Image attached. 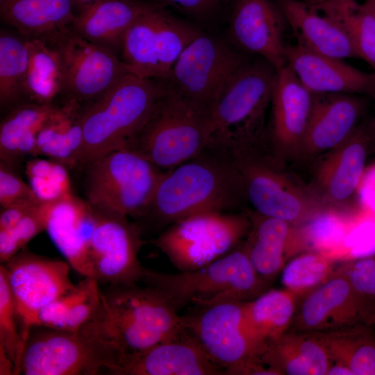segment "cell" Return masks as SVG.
<instances>
[{
  "instance_id": "obj_1",
  "label": "cell",
  "mask_w": 375,
  "mask_h": 375,
  "mask_svg": "<svg viewBox=\"0 0 375 375\" xmlns=\"http://www.w3.org/2000/svg\"><path fill=\"white\" fill-rule=\"evenodd\" d=\"M186 331L184 317L158 290L107 285L92 318L80 329L101 351L108 374L122 357L142 352Z\"/></svg>"
},
{
  "instance_id": "obj_2",
  "label": "cell",
  "mask_w": 375,
  "mask_h": 375,
  "mask_svg": "<svg viewBox=\"0 0 375 375\" xmlns=\"http://www.w3.org/2000/svg\"><path fill=\"white\" fill-rule=\"evenodd\" d=\"M248 203L233 156L212 147L164 171L145 217L168 226L205 212H233Z\"/></svg>"
},
{
  "instance_id": "obj_3",
  "label": "cell",
  "mask_w": 375,
  "mask_h": 375,
  "mask_svg": "<svg viewBox=\"0 0 375 375\" xmlns=\"http://www.w3.org/2000/svg\"><path fill=\"white\" fill-rule=\"evenodd\" d=\"M277 70L251 57L219 95L209 119L212 147L235 155L267 146V115Z\"/></svg>"
},
{
  "instance_id": "obj_4",
  "label": "cell",
  "mask_w": 375,
  "mask_h": 375,
  "mask_svg": "<svg viewBox=\"0 0 375 375\" xmlns=\"http://www.w3.org/2000/svg\"><path fill=\"white\" fill-rule=\"evenodd\" d=\"M162 81L129 74L96 99L82 104L83 144L79 165L125 149L166 91Z\"/></svg>"
},
{
  "instance_id": "obj_5",
  "label": "cell",
  "mask_w": 375,
  "mask_h": 375,
  "mask_svg": "<svg viewBox=\"0 0 375 375\" xmlns=\"http://www.w3.org/2000/svg\"><path fill=\"white\" fill-rule=\"evenodd\" d=\"M242 243L194 270L166 273L145 268L141 282L160 291L177 310L188 304L206 307L226 301H249L269 286L257 274Z\"/></svg>"
},
{
  "instance_id": "obj_6",
  "label": "cell",
  "mask_w": 375,
  "mask_h": 375,
  "mask_svg": "<svg viewBox=\"0 0 375 375\" xmlns=\"http://www.w3.org/2000/svg\"><path fill=\"white\" fill-rule=\"evenodd\" d=\"M208 142L209 119L167 88L125 149L166 171L199 156Z\"/></svg>"
},
{
  "instance_id": "obj_7",
  "label": "cell",
  "mask_w": 375,
  "mask_h": 375,
  "mask_svg": "<svg viewBox=\"0 0 375 375\" xmlns=\"http://www.w3.org/2000/svg\"><path fill=\"white\" fill-rule=\"evenodd\" d=\"M233 156L247 202L258 214L299 226L327 210L268 147Z\"/></svg>"
},
{
  "instance_id": "obj_8",
  "label": "cell",
  "mask_w": 375,
  "mask_h": 375,
  "mask_svg": "<svg viewBox=\"0 0 375 375\" xmlns=\"http://www.w3.org/2000/svg\"><path fill=\"white\" fill-rule=\"evenodd\" d=\"M85 167L86 201L94 208L127 217H145L164 171L122 149L101 156Z\"/></svg>"
},
{
  "instance_id": "obj_9",
  "label": "cell",
  "mask_w": 375,
  "mask_h": 375,
  "mask_svg": "<svg viewBox=\"0 0 375 375\" xmlns=\"http://www.w3.org/2000/svg\"><path fill=\"white\" fill-rule=\"evenodd\" d=\"M250 229L246 210L205 212L168 225L152 244L178 272H188L228 253L245 240Z\"/></svg>"
},
{
  "instance_id": "obj_10",
  "label": "cell",
  "mask_w": 375,
  "mask_h": 375,
  "mask_svg": "<svg viewBox=\"0 0 375 375\" xmlns=\"http://www.w3.org/2000/svg\"><path fill=\"white\" fill-rule=\"evenodd\" d=\"M249 58L230 42L201 32L184 49L164 82L210 119L222 90Z\"/></svg>"
},
{
  "instance_id": "obj_11",
  "label": "cell",
  "mask_w": 375,
  "mask_h": 375,
  "mask_svg": "<svg viewBox=\"0 0 375 375\" xmlns=\"http://www.w3.org/2000/svg\"><path fill=\"white\" fill-rule=\"evenodd\" d=\"M244 303L226 301L195 307L183 316L185 328L226 375H276L259 360L245 324Z\"/></svg>"
},
{
  "instance_id": "obj_12",
  "label": "cell",
  "mask_w": 375,
  "mask_h": 375,
  "mask_svg": "<svg viewBox=\"0 0 375 375\" xmlns=\"http://www.w3.org/2000/svg\"><path fill=\"white\" fill-rule=\"evenodd\" d=\"M164 7L158 4L141 14L122 40V60L140 78L165 81L184 49L202 32Z\"/></svg>"
},
{
  "instance_id": "obj_13",
  "label": "cell",
  "mask_w": 375,
  "mask_h": 375,
  "mask_svg": "<svg viewBox=\"0 0 375 375\" xmlns=\"http://www.w3.org/2000/svg\"><path fill=\"white\" fill-rule=\"evenodd\" d=\"M44 40L60 55L67 99L84 104L131 74L116 51L85 39L72 26Z\"/></svg>"
},
{
  "instance_id": "obj_14",
  "label": "cell",
  "mask_w": 375,
  "mask_h": 375,
  "mask_svg": "<svg viewBox=\"0 0 375 375\" xmlns=\"http://www.w3.org/2000/svg\"><path fill=\"white\" fill-rule=\"evenodd\" d=\"M3 265L24 341L40 311L74 287L67 262L23 249Z\"/></svg>"
},
{
  "instance_id": "obj_15",
  "label": "cell",
  "mask_w": 375,
  "mask_h": 375,
  "mask_svg": "<svg viewBox=\"0 0 375 375\" xmlns=\"http://www.w3.org/2000/svg\"><path fill=\"white\" fill-rule=\"evenodd\" d=\"M94 210L95 224L90 245L92 277L107 285L141 282L145 269L138 258L144 243L141 227L126 215Z\"/></svg>"
},
{
  "instance_id": "obj_16",
  "label": "cell",
  "mask_w": 375,
  "mask_h": 375,
  "mask_svg": "<svg viewBox=\"0 0 375 375\" xmlns=\"http://www.w3.org/2000/svg\"><path fill=\"white\" fill-rule=\"evenodd\" d=\"M105 371L101 353L80 331L36 325L25 339L18 374L97 375Z\"/></svg>"
},
{
  "instance_id": "obj_17",
  "label": "cell",
  "mask_w": 375,
  "mask_h": 375,
  "mask_svg": "<svg viewBox=\"0 0 375 375\" xmlns=\"http://www.w3.org/2000/svg\"><path fill=\"white\" fill-rule=\"evenodd\" d=\"M374 142L371 119H362L343 143L319 157L308 186L324 208L349 214L347 209L358 192Z\"/></svg>"
},
{
  "instance_id": "obj_18",
  "label": "cell",
  "mask_w": 375,
  "mask_h": 375,
  "mask_svg": "<svg viewBox=\"0 0 375 375\" xmlns=\"http://www.w3.org/2000/svg\"><path fill=\"white\" fill-rule=\"evenodd\" d=\"M375 305L359 294L338 269L299 299L288 330L328 332L350 326L374 325Z\"/></svg>"
},
{
  "instance_id": "obj_19",
  "label": "cell",
  "mask_w": 375,
  "mask_h": 375,
  "mask_svg": "<svg viewBox=\"0 0 375 375\" xmlns=\"http://www.w3.org/2000/svg\"><path fill=\"white\" fill-rule=\"evenodd\" d=\"M288 23L274 0H235L229 20V42L250 57L264 59L276 70L287 65Z\"/></svg>"
},
{
  "instance_id": "obj_20",
  "label": "cell",
  "mask_w": 375,
  "mask_h": 375,
  "mask_svg": "<svg viewBox=\"0 0 375 375\" xmlns=\"http://www.w3.org/2000/svg\"><path fill=\"white\" fill-rule=\"evenodd\" d=\"M312 94L286 65L276 72L267 128V144L283 161L299 158Z\"/></svg>"
},
{
  "instance_id": "obj_21",
  "label": "cell",
  "mask_w": 375,
  "mask_h": 375,
  "mask_svg": "<svg viewBox=\"0 0 375 375\" xmlns=\"http://www.w3.org/2000/svg\"><path fill=\"white\" fill-rule=\"evenodd\" d=\"M366 95L312 94L311 111L299 158L313 160L343 143L363 119Z\"/></svg>"
},
{
  "instance_id": "obj_22",
  "label": "cell",
  "mask_w": 375,
  "mask_h": 375,
  "mask_svg": "<svg viewBox=\"0 0 375 375\" xmlns=\"http://www.w3.org/2000/svg\"><path fill=\"white\" fill-rule=\"evenodd\" d=\"M108 374L226 375V373L186 330L142 352L122 357L111 367Z\"/></svg>"
},
{
  "instance_id": "obj_23",
  "label": "cell",
  "mask_w": 375,
  "mask_h": 375,
  "mask_svg": "<svg viewBox=\"0 0 375 375\" xmlns=\"http://www.w3.org/2000/svg\"><path fill=\"white\" fill-rule=\"evenodd\" d=\"M287 65L312 94H355L369 97L375 91V73L365 72L343 61L286 45Z\"/></svg>"
},
{
  "instance_id": "obj_24",
  "label": "cell",
  "mask_w": 375,
  "mask_h": 375,
  "mask_svg": "<svg viewBox=\"0 0 375 375\" xmlns=\"http://www.w3.org/2000/svg\"><path fill=\"white\" fill-rule=\"evenodd\" d=\"M45 231L67 262L83 277L91 276L90 245L95 224L94 208L74 195L42 203Z\"/></svg>"
},
{
  "instance_id": "obj_25",
  "label": "cell",
  "mask_w": 375,
  "mask_h": 375,
  "mask_svg": "<svg viewBox=\"0 0 375 375\" xmlns=\"http://www.w3.org/2000/svg\"><path fill=\"white\" fill-rule=\"evenodd\" d=\"M246 212L251 229L242 244L257 274L269 286L288 256L303 251L297 226L261 215L252 209Z\"/></svg>"
},
{
  "instance_id": "obj_26",
  "label": "cell",
  "mask_w": 375,
  "mask_h": 375,
  "mask_svg": "<svg viewBox=\"0 0 375 375\" xmlns=\"http://www.w3.org/2000/svg\"><path fill=\"white\" fill-rule=\"evenodd\" d=\"M296 44L311 51L344 60L357 58L349 38L331 18L301 0H274Z\"/></svg>"
},
{
  "instance_id": "obj_27",
  "label": "cell",
  "mask_w": 375,
  "mask_h": 375,
  "mask_svg": "<svg viewBox=\"0 0 375 375\" xmlns=\"http://www.w3.org/2000/svg\"><path fill=\"white\" fill-rule=\"evenodd\" d=\"M259 360L277 375H326L333 363L318 333L294 330L267 344Z\"/></svg>"
},
{
  "instance_id": "obj_28",
  "label": "cell",
  "mask_w": 375,
  "mask_h": 375,
  "mask_svg": "<svg viewBox=\"0 0 375 375\" xmlns=\"http://www.w3.org/2000/svg\"><path fill=\"white\" fill-rule=\"evenodd\" d=\"M158 4L142 0H99L76 15L72 27L85 39L116 51L135 20Z\"/></svg>"
},
{
  "instance_id": "obj_29",
  "label": "cell",
  "mask_w": 375,
  "mask_h": 375,
  "mask_svg": "<svg viewBox=\"0 0 375 375\" xmlns=\"http://www.w3.org/2000/svg\"><path fill=\"white\" fill-rule=\"evenodd\" d=\"M81 107L72 99L56 105L38 133L34 157L43 156L67 168L79 164L83 144Z\"/></svg>"
},
{
  "instance_id": "obj_30",
  "label": "cell",
  "mask_w": 375,
  "mask_h": 375,
  "mask_svg": "<svg viewBox=\"0 0 375 375\" xmlns=\"http://www.w3.org/2000/svg\"><path fill=\"white\" fill-rule=\"evenodd\" d=\"M0 11L25 39L47 40L71 27L76 17L72 0H9Z\"/></svg>"
},
{
  "instance_id": "obj_31",
  "label": "cell",
  "mask_w": 375,
  "mask_h": 375,
  "mask_svg": "<svg viewBox=\"0 0 375 375\" xmlns=\"http://www.w3.org/2000/svg\"><path fill=\"white\" fill-rule=\"evenodd\" d=\"M299 300L295 294L283 288L267 290L244 301L245 324L259 356L267 344L290 328Z\"/></svg>"
},
{
  "instance_id": "obj_32",
  "label": "cell",
  "mask_w": 375,
  "mask_h": 375,
  "mask_svg": "<svg viewBox=\"0 0 375 375\" xmlns=\"http://www.w3.org/2000/svg\"><path fill=\"white\" fill-rule=\"evenodd\" d=\"M55 107L31 101L10 111L0 124V161L14 166L26 156L34 157L38 133Z\"/></svg>"
},
{
  "instance_id": "obj_33",
  "label": "cell",
  "mask_w": 375,
  "mask_h": 375,
  "mask_svg": "<svg viewBox=\"0 0 375 375\" xmlns=\"http://www.w3.org/2000/svg\"><path fill=\"white\" fill-rule=\"evenodd\" d=\"M309 4L342 28L357 57L375 73V14L357 0H317Z\"/></svg>"
},
{
  "instance_id": "obj_34",
  "label": "cell",
  "mask_w": 375,
  "mask_h": 375,
  "mask_svg": "<svg viewBox=\"0 0 375 375\" xmlns=\"http://www.w3.org/2000/svg\"><path fill=\"white\" fill-rule=\"evenodd\" d=\"M98 281L85 276L74 287L44 308L38 325L78 332L92 318L100 303Z\"/></svg>"
},
{
  "instance_id": "obj_35",
  "label": "cell",
  "mask_w": 375,
  "mask_h": 375,
  "mask_svg": "<svg viewBox=\"0 0 375 375\" xmlns=\"http://www.w3.org/2000/svg\"><path fill=\"white\" fill-rule=\"evenodd\" d=\"M25 40L28 62L24 81L23 94L32 102L53 103L55 98L63 92L65 86L60 55L44 40Z\"/></svg>"
},
{
  "instance_id": "obj_36",
  "label": "cell",
  "mask_w": 375,
  "mask_h": 375,
  "mask_svg": "<svg viewBox=\"0 0 375 375\" xmlns=\"http://www.w3.org/2000/svg\"><path fill=\"white\" fill-rule=\"evenodd\" d=\"M318 333L333 362L345 365L353 375H375L374 326L359 324Z\"/></svg>"
},
{
  "instance_id": "obj_37",
  "label": "cell",
  "mask_w": 375,
  "mask_h": 375,
  "mask_svg": "<svg viewBox=\"0 0 375 375\" xmlns=\"http://www.w3.org/2000/svg\"><path fill=\"white\" fill-rule=\"evenodd\" d=\"M362 212L351 215L334 210H325L297 226L304 251L324 253L335 260L342 259L344 240Z\"/></svg>"
},
{
  "instance_id": "obj_38",
  "label": "cell",
  "mask_w": 375,
  "mask_h": 375,
  "mask_svg": "<svg viewBox=\"0 0 375 375\" xmlns=\"http://www.w3.org/2000/svg\"><path fill=\"white\" fill-rule=\"evenodd\" d=\"M335 260L317 251H308L286 262L281 271L283 288L299 299L328 280L336 270Z\"/></svg>"
},
{
  "instance_id": "obj_39",
  "label": "cell",
  "mask_w": 375,
  "mask_h": 375,
  "mask_svg": "<svg viewBox=\"0 0 375 375\" xmlns=\"http://www.w3.org/2000/svg\"><path fill=\"white\" fill-rule=\"evenodd\" d=\"M28 52L26 40L1 31L0 35V102L10 103L23 94Z\"/></svg>"
},
{
  "instance_id": "obj_40",
  "label": "cell",
  "mask_w": 375,
  "mask_h": 375,
  "mask_svg": "<svg viewBox=\"0 0 375 375\" xmlns=\"http://www.w3.org/2000/svg\"><path fill=\"white\" fill-rule=\"evenodd\" d=\"M67 167L59 162L34 157L25 165L28 184L41 203H50L74 196Z\"/></svg>"
},
{
  "instance_id": "obj_41",
  "label": "cell",
  "mask_w": 375,
  "mask_h": 375,
  "mask_svg": "<svg viewBox=\"0 0 375 375\" xmlns=\"http://www.w3.org/2000/svg\"><path fill=\"white\" fill-rule=\"evenodd\" d=\"M0 347L5 350L12 361L14 375H17L24 341L17 312L2 264L0 267Z\"/></svg>"
},
{
  "instance_id": "obj_42",
  "label": "cell",
  "mask_w": 375,
  "mask_h": 375,
  "mask_svg": "<svg viewBox=\"0 0 375 375\" xmlns=\"http://www.w3.org/2000/svg\"><path fill=\"white\" fill-rule=\"evenodd\" d=\"M43 231H45V219L41 203L13 228L0 231L1 263L7 262Z\"/></svg>"
},
{
  "instance_id": "obj_43",
  "label": "cell",
  "mask_w": 375,
  "mask_h": 375,
  "mask_svg": "<svg viewBox=\"0 0 375 375\" xmlns=\"http://www.w3.org/2000/svg\"><path fill=\"white\" fill-rule=\"evenodd\" d=\"M27 201L40 202L30 185L14 169V166L0 161L1 208Z\"/></svg>"
},
{
  "instance_id": "obj_44",
  "label": "cell",
  "mask_w": 375,
  "mask_h": 375,
  "mask_svg": "<svg viewBox=\"0 0 375 375\" xmlns=\"http://www.w3.org/2000/svg\"><path fill=\"white\" fill-rule=\"evenodd\" d=\"M339 269L359 294L375 305V256L348 260Z\"/></svg>"
},
{
  "instance_id": "obj_45",
  "label": "cell",
  "mask_w": 375,
  "mask_h": 375,
  "mask_svg": "<svg viewBox=\"0 0 375 375\" xmlns=\"http://www.w3.org/2000/svg\"><path fill=\"white\" fill-rule=\"evenodd\" d=\"M163 6H171L188 15L203 17L208 15L218 4L217 0H156Z\"/></svg>"
},
{
  "instance_id": "obj_46",
  "label": "cell",
  "mask_w": 375,
  "mask_h": 375,
  "mask_svg": "<svg viewBox=\"0 0 375 375\" xmlns=\"http://www.w3.org/2000/svg\"><path fill=\"white\" fill-rule=\"evenodd\" d=\"M40 203V202L27 201L1 208L0 231L13 228L26 215Z\"/></svg>"
},
{
  "instance_id": "obj_47",
  "label": "cell",
  "mask_w": 375,
  "mask_h": 375,
  "mask_svg": "<svg viewBox=\"0 0 375 375\" xmlns=\"http://www.w3.org/2000/svg\"><path fill=\"white\" fill-rule=\"evenodd\" d=\"M99 0H72L76 16L88 10Z\"/></svg>"
},
{
  "instance_id": "obj_48",
  "label": "cell",
  "mask_w": 375,
  "mask_h": 375,
  "mask_svg": "<svg viewBox=\"0 0 375 375\" xmlns=\"http://www.w3.org/2000/svg\"><path fill=\"white\" fill-rule=\"evenodd\" d=\"M345 375V374H349V375H353V372L345 365L337 363V362H333L332 365L330 366L326 375Z\"/></svg>"
},
{
  "instance_id": "obj_49",
  "label": "cell",
  "mask_w": 375,
  "mask_h": 375,
  "mask_svg": "<svg viewBox=\"0 0 375 375\" xmlns=\"http://www.w3.org/2000/svg\"><path fill=\"white\" fill-rule=\"evenodd\" d=\"M362 3L375 14V0H365Z\"/></svg>"
},
{
  "instance_id": "obj_50",
  "label": "cell",
  "mask_w": 375,
  "mask_h": 375,
  "mask_svg": "<svg viewBox=\"0 0 375 375\" xmlns=\"http://www.w3.org/2000/svg\"><path fill=\"white\" fill-rule=\"evenodd\" d=\"M371 97L374 100V102H375V91ZM370 119H371L372 126L374 139H375V113H374V116Z\"/></svg>"
},
{
  "instance_id": "obj_51",
  "label": "cell",
  "mask_w": 375,
  "mask_h": 375,
  "mask_svg": "<svg viewBox=\"0 0 375 375\" xmlns=\"http://www.w3.org/2000/svg\"><path fill=\"white\" fill-rule=\"evenodd\" d=\"M301 1H305L306 3H313V2H315V1H316L317 0H301Z\"/></svg>"
},
{
  "instance_id": "obj_52",
  "label": "cell",
  "mask_w": 375,
  "mask_h": 375,
  "mask_svg": "<svg viewBox=\"0 0 375 375\" xmlns=\"http://www.w3.org/2000/svg\"><path fill=\"white\" fill-rule=\"evenodd\" d=\"M8 1H9V0H0V6H3Z\"/></svg>"
},
{
  "instance_id": "obj_53",
  "label": "cell",
  "mask_w": 375,
  "mask_h": 375,
  "mask_svg": "<svg viewBox=\"0 0 375 375\" xmlns=\"http://www.w3.org/2000/svg\"><path fill=\"white\" fill-rule=\"evenodd\" d=\"M217 1L219 3L220 1H223V0H217Z\"/></svg>"
},
{
  "instance_id": "obj_54",
  "label": "cell",
  "mask_w": 375,
  "mask_h": 375,
  "mask_svg": "<svg viewBox=\"0 0 375 375\" xmlns=\"http://www.w3.org/2000/svg\"><path fill=\"white\" fill-rule=\"evenodd\" d=\"M374 327H375V321H374V325H373Z\"/></svg>"
}]
</instances>
